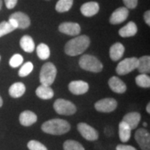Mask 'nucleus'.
I'll return each mask as SVG.
<instances>
[{"label": "nucleus", "instance_id": "c756f323", "mask_svg": "<svg viewBox=\"0 0 150 150\" xmlns=\"http://www.w3.org/2000/svg\"><path fill=\"white\" fill-rule=\"evenodd\" d=\"M33 69V64L31 62H27V63L22 65V67L18 71V75L22 78L26 77V76L31 74Z\"/></svg>", "mask_w": 150, "mask_h": 150}, {"label": "nucleus", "instance_id": "ddd939ff", "mask_svg": "<svg viewBox=\"0 0 150 150\" xmlns=\"http://www.w3.org/2000/svg\"><path fill=\"white\" fill-rule=\"evenodd\" d=\"M69 89L73 94L81 95L88 91V83L82 80L72 81L69 84Z\"/></svg>", "mask_w": 150, "mask_h": 150}, {"label": "nucleus", "instance_id": "e433bc0d", "mask_svg": "<svg viewBox=\"0 0 150 150\" xmlns=\"http://www.w3.org/2000/svg\"><path fill=\"white\" fill-rule=\"evenodd\" d=\"M146 110H147L148 113H150V103H148L147 108H146Z\"/></svg>", "mask_w": 150, "mask_h": 150}, {"label": "nucleus", "instance_id": "c85d7f7f", "mask_svg": "<svg viewBox=\"0 0 150 150\" xmlns=\"http://www.w3.org/2000/svg\"><path fill=\"white\" fill-rule=\"evenodd\" d=\"M14 30H15V28L11 25L8 21H3L0 23V38L14 31Z\"/></svg>", "mask_w": 150, "mask_h": 150}, {"label": "nucleus", "instance_id": "1a4fd4ad", "mask_svg": "<svg viewBox=\"0 0 150 150\" xmlns=\"http://www.w3.org/2000/svg\"><path fill=\"white\" fill-rule=\"evenodd\" d=\"M135 140L142 150H150V134L145 129H139L135 133Z\"/></svg>", "mask_w": 150, "mask_h": 150}, {"label": "nucleus", "instance_id": "6ab92c4d", "mask_svg": "<svg viewBox=\"0 0 150 150\" xmlns=\"http://www.w3.org/2000/svg\"><path fill=\"white\" fill-rule=\"evenodd\" d=\"M138 32V27L134 22H129L125 26L121 28L118 31V34L123 38H129L134 36Z\"/></svg>", "mask_w": 150, "mask_h": 150}, {"label": "nucleus", "instance_id": "b1692460", "mask_svg": "<svg viewBox=\"0 0 150 150\" xmlns=\"http://www.w3.org/2000/svg\"><path fill=\"white\" fill-rule=\"evenodd\" d=\"M137 69L140 74H149L150 72V57L143 56L139 59Z\"/></svg>", "mask_w": 150, "mask_h": 150}, {"label": "nucleus", "instance_id": "4c0bfd02", "mask_svg": "<svg viewBox=\"0 0 150 150\" xmlns=\"http://www.w3.org/2000/svg\"><path fill=\"white\" fill-rule=\"evenodd\" d=\"M3 106V99H2V98L0 96V108Z\"/></svg>", "mask_w": 150, "mask_h": 150}, {"label": "nucleus", "instance_id": "bb28decb", "mask_svg": "<svg viewBox=\"0 0 150 150\" xmlns=\"http://www.w3.org/2000/svg\"><path fill=\"white\" fill-rule=\"evenodd\" d=\"M136 84L141 88H149L150 87V78L146 74H140L135 79Z\"/></svg>", "mask_w": 150, "mask_h": 150}, {"label": "nucleus", "instance_id": "39448f33", "mask_svg": "<svg viewBox=\"0 0 150 150\" xmlns=\"http://www.w3.org/2000/svg\"><path fill=\"white\" fill-rule=\"evenodd\" d=\"M54 108L61 115H73L77 111V108L73 103L64 98L57 99L54 103Z\"/></svg>", "mask_w": 150, "mask_h": 150}, {"label": "nucleus", "instance_id": "c9c22d12", "mask_svg": "<svg viewBox=\"0 0 150 150\" xmlns=\"http://www.w3.org/2000/svg\"><path fill=\"white\" fill-rule=\"evenodd\" d=\"M144 18L145 23H147V24L149 26L150 25V11L149 10H148L145 12Z\"/></svg>", "mask_w": 150, "mask_h": 150}, {"label": "nucleus", "instance_id": "f3484780", "mask_svg": "<svg viewBox=\"0 0 150 150\" xmlns=\"http://www.w3.org/2000/svg\"><path fill=\"white\" fill-rule=\"evenodd\" d=\"M141 120V115L138 112H131L124 115L123 120L124 123H126L129 126V128L132 129H135Z\"/></svg>", "mask_w": 150, "mask_h": 150}, {"label": "nucleus", "instance_id": "9d476101", "mask_svg": "<svg viewBox=\"0 0 150 150\" xmlns=\"http://www.w3.org/2000/svg\"><path fill=\"white\" fill-rule=\"evenodd\" d=\"M59 30L63 33L70 36H77L80 33V25L77 23L65 22L59 25Z\"/></svg>", "mask_w": 150, "mask_h": 150}, {"label": "nucleus", "instance_id": "423d86ee", "mask_svg": "<svg viewBox=\"0 0 150 150\" xmlns=\"http://www.w3.org/2000/svg\"><path fill=\"white\" fill-rule=\"evenodd\" d=\"M139 63V59L132 57L122 60L116 68V73L118 75H125L129 74L130 72L137 69Z\"/></svg>", "mask_w": 150, "mask_h": 150}, {"label": "nucleus", "instance_id": "473e14b6", "mask_svg": "<svg viewBox=\"0 0 150 150\" xmlns=\"http://www.w3.org/2000/svg\"><path fill=\"white\" fill-rule=\"evenodd\" d=\"M123 4L125 7L129 9H133V8H135L137 5H138V2L139 0H123Z\"/></svg>", "mask_w": 150, "mask_h": 150}, {"label": "nucleus", "instance_id": "f8f14e48", "mask_svg": "<svg viewBox=\"0 0 150 150\" xmlns=\"http://www.w3.org/2000/svg\"><path fill=\"white\" fill-rule=\"evenodd\" d=\"M129 16V9L126 7H120L111 14L109 22L111 24H118L124 22Z\"/></svg>", "mask_w": 150, "mask_h": 150}, {"label": "nucleus", "instance_id": "72a5a7b5", "mask_svg": "<svg viewBox=\"0 0 150 150\" xmlns=\"http://www.w3.org/2000/svg\"><path fill=\"white\" fill-rule=\"evenodd\" d=\"M5 1V5L8 9H12L16 6L18 0H4Z\"/></svg>", "mask_w": 150, "mask_h": 150}, {"label": "nucleus", "instance_id": "4be33fe9", "mask_svg": "<svg viewBox=\"0 0 150 150\" xmlns=\"http://www.w3.org/2000/svg\"><path fill=\"white\" fill-rule=\"evenodd\" d=\"M131 131L132 129L129 128V126L123 121H121L118 124V135L119 139L123 142H128L131 137Z\"/></svg>", "mask_w": 150, "mask_h": 150}, {"label": "nucleus", "instance_id": "6e6552de", "mask_svg": "<svg viewBox=\"0 0 150 150\" xmlns=\"http://www.w3.org/2000/svg\"><path fill=\"white\" fill-rule=\"evenodd\" d=\"M78 130L80 134L88 141H95L98 139V133L96 129L85 123H79L78 124Z\"/></svg>", "mask_w": 150, "mask_h": 150}, {"label": "nucleus", "instance_id": "412c9836", "mask_svg": "<svg viewBox=\"0 0 150 150\" xmlns=\"http://www.w3.org/2000/svg\"><path fill=\"white\" fill-rule=\"evenodd\" d=\"M36 95L41 99H51L54 97V92L50 86L41 84L36 89Z\"/></svg>", "mask_w": 150, "mask_h": 150}, {"label": "nucleus", "instance_id": "f257e3e1", "mask_svg": "<svg viewBox=\"0 0 150 150\" xmlns=\"http://www.w3.org/2000/svg\"><path fill=\"white\" fill-rule=\"evenodd\" d=\"M90 44V39L86 35H80L69 40L65 44V54L69 56H77L83 54Z\"/></svg>", "mask_w": 150, "mask_h": 150}, {"label": "nucleus", "instance_id": "5701e85b", "mask_svg": "<svg viewBox=\"0 0 150 150\" xmlns=\"http://www.w3.org/2000/svg\"><path fill=\"white\" fill-rule=\"evenodd\" d=\"M19 43H20V47L22 48V49L27 53H32L35 48V44L33 42V39L29 35L23 36L19 41Z\"/></svg>", "mask_w": 150, "mask_h": 150}, {"label": "nucleus", "instance_id": "4468645a", "mask_svg": "<svg viewBox=\"0 0 150 150\" xmlns=\"http://www.w3.org/2000/svg\"><path fill=\"white\" fill-rule=\"evenodd\" d=\"M108 86L111 90L117 93H123L127 90V86L118 77L112 76L108 80Z\"/></svg>", "mask_w": 150, "mask_h": 150}, {"label": "nucleus", "instance_id": "a19ab883", "mask_svg": "<svg viewBox=\"0 0 150 150\" xmlns=\"http://www.w3.org/2000/svg\"><path fill=\"white\" fill-rule=\"evenodd\" d=\"M0 60H1V56H0Z\"/></svg>", "mask_w": 150, "mask_h": 150}, {"label": "nucleus", "instance_id": "a211bd4d", "mask_svg": "<svg viewBox=\"0 0 150 150\" xmlns=\"http://www.w3.org/2000/svg\"><path fill=\"white\" fill-rule=\"evenodd\" d=\"M125 48L121 43H113L109 49V55L112 61H118L123 57Z\"/></svg>", "mask_w": 150, "mask_h": 150}, {"label": "nucleus", "instance_id": "2eb2a0df", "mask_svg": "<svg viewBox=\"0 0 150 150\" xmlns=\"http://www.w3.org/2000/svg\"><path fill=\"white\" fill-rule=\"evenodd\" d=\"M81 13L83 16L92 17L99 11V5L97 2H88L81 6Z\"/></svg>", "mask_w": 150, "mask_h": 150}, {"label": "nucleus", "instance_id": "9b49d317", "mask_svg": "<svg viewBox=\"0 0 150 150\" xmlns=\"http://www.w3.org/2000/svg\"><path fill=\"white\" fill-rule=\"evenodd\" d=\"M9 18L13 19L15 23H16L17 28H21V29H24L27 28L30 26V18H28L27 14H25L24 13L22 12H16L13 13V14H11Z\"/></svg>", "mask_w": 150, "mask_h": 150}, {"label": "nucleus", "instance_id": "393cba45", "mask_svg": "<svg viewBox=\"0 0 150 150\" xmlns=\"http://www.w3.org/2000/svg\"><path fill=\"white\" fill-rule=\"evenodd\" d=\"M74 0H59L56 4L55 9L59 13L68 12L73 6Z\"/></svg>", "mask_w": 150, "mask_h": 150}, {"label": "nucleus", "instance_id": "dca6fc26", "mask_svg": "<svg viewBox=\"0 0 150 150\" xmlns=\"http://www.w3.org/2000/svg\"><path fill=\"white\" fill-rule=\"evenodd\" d=\"M38 117L37 115L32 111L29 110H25L22 112L19 115V122L23 126L28 127L31 126L33 123L37 122Z\"/></svg>", "mask_w": 150, "mask_h": 150}, {"label": "nucleus", "instance_id": "aec40b11", "mask_svg": "<svg viewBox=\"0 0 150 150\" xmlns=\"http://www.w3.org/2000/svg\"><path fill=\"white\" fill-rule=\"evenodd\" d=\"M26 91V87L24 85V83H23L21 82H18L14 83L13 84H12L8 89V93L12 98H20L22 97L24 93Z\"/></svg>", "mask_w": 150, "mask_h": 150}, {"label": "nucleus", "instance_id": "7ed1b4c3", "mask_svg": "<svg viewBox=\"0 0 150 150\" xmlns=\"http://www.w3.org/2000/svg\"><path fill=\"white\" fill-rule=\"evenodd\" d=\"M57 75V69L54 64L48 62L43 65L40 74H39V80L41 84L46 86H50L54 83L55 78Z\"/></svg>", "mask_w": 150, "mask_h": 150}, {"label": "nucleus", "instance_id": "ea45409f", "mask_svg": "<svg viewBox=\"0 0 150 150\" xmlns=\"http://www.w3.org/2000/svg\"><path fill=\"white\" fill-rule=\"evenodd\" d=\"M144 127H146V126H147V123H144Z\"/></svg>", "mask_w": 150, "mask_h": 150}, {"label": "nucleus", "instance_id": "a878e982", "mask_svg": "<svg viewBox=\"0 0 150 150\" xmlns=\"http://www.w3.org/2000/svg\"><path fill=\"white\" fill-rule=\"evenodd\" d=\"M37 54L38 58L42 60H46L50 56V49L48 46L45 43H40L37 47Z\"/></svg>", "mask_w": 150, "mask_h": 150}, {"label": "nucleus", "instance_id": "2f4dec72", "mask_svg": "<svg viewBox=\"0 0 150 150\" xmlns=\"http://www.w3.org/2000/svg\"><path fill=\"white\" fill-rule=\"evenodd\" d=\"M28 148L29 150H48V149L40 142L36 140H31L28 143Z\"/></svg>", "mask_w": 150, "mask_h": 150}, {"label": "nucleus", "instance_id": "0eeeda50", "mask_svg": "<svg viewBox=\"0 0 150 150\" xmlns=\"http://www.w3.org/2000/svg\"><path fill=\"white\" fill-rule=\"evenodd\" d=\"M118 106L117 101L112 98H103L95 103L94 108L97 111L101 112H111L116 109Z\"/></svg>", "mask_w": 150, "mask_h": 150}, {"label": "nucleus", "instance_id": "58836bf2", "mask_svg": "<svg viewBox=\"0 0 150 150\" xmlns=\"http://www.w3.org/2000/svg\"><path fill=\"white\" fill-rule=\"evenodd\" d=\"M2 5H3V1H2V0H0V9L2 8Z\"/></svg>", "mask_w": 150, "mask_h": 150}, {"label": "nucleus", "instance_id": "20e7f679", "mask_svg": "<svg viewBox=\"0 0 150 150\" xmlns=\"http://www.w3.org/2000/svg\"><path fill=\"white\" fill-rule=\"evenodd\" d=\"M79 66L83 69L93 73H99L103 69L102 63L96 57L89 54H85L81 57Z\"/></svg>", "mask_w": 150, "mask_h": 150}, {"label": "nucleus", "instance_id": "7c9ffc66", "mask_svg": "<svg viewBox=\"0 0 150 150\" xmlns=\"http://www.w3.org/2000/svg\"><path fill=\"white\" fill-rule=\"evenodd\" d=\"M23 63V58L21 54H16L13 55L9 60V65L12 68H18Z\"/></svg>", "mask_w": 150, "mask_h": 150}, {"label": "nucleus", "instance_id": "f03ea898", "mask_svg": "<svg viewBox=\"0 0 150 150\" xmlns=\"http://www.w3.org/2000/svg\"><path fill=\"white\" fill-rule=\"evenodd\" d=\"M41 129L44 133L53 135H62L68 133L70 130L69 122L60 118L50 119L43 123Z\"/></svg>", "mask_w": 150, "mask_h": 150}, {"label": "nucleus", "instance_id": "f704fd0d", "mask_svg": "<svg viewBox=\"0 0 150 150\" xmlns=\"http://www.w3.org/2000/svg\"><path fill=\"white\" fill-rule=\"evenodd\" d=\"M116 150H137L134 147L130 146V145H124V144H118L116 147Z\"/></svg>", "mask_w": 150, "mask_h": 150}, {"label": "nucleus", "instance_id": "cd10ccee", "mask_svg": "<svg viewBox=\"0 0 150 150\" xmlns=\"http://www.w3.org/2000/svg\"><path fill=\"white\" fill-rule=\"evenodd\" d=\"M64 150H85L83 145L74 140H67L64 144Z\"/></svg>", "mask_w": 150, "mask_h": 150}]
</instances>
